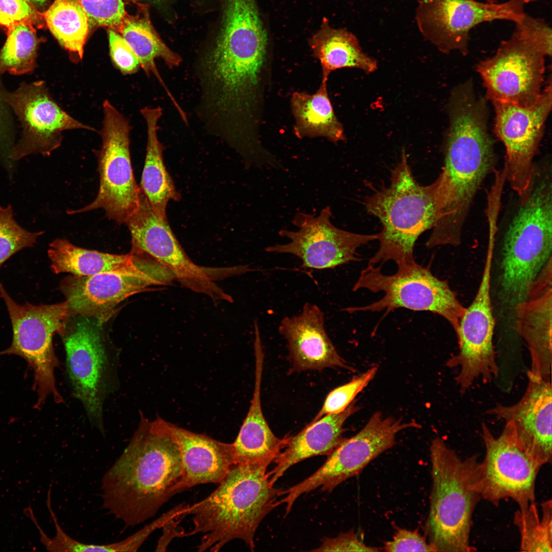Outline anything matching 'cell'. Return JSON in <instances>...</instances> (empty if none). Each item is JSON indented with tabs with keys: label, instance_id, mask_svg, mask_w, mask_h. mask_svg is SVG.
<instances>
[{
	"label": "cell",
	"instance_id": "38",
	"mask_svg": "<svg viewBox=\"0 0 552 552\" xmlns=\"http://www.w3.org/2000/svg\"><path fill=\"white\" fill-rule=\"evenodd\" d=\"M56 534L53 538L47 536L43 540L47 550L51 551H114L122 552L126 550V544L123 540L107 544H93L84 543L68 535L59 525L56 516L52 517Z\"/></svg>",
	"mask_w": 552,
	"mask_h": 552
},
{
	"label": "cell",
	"instance_id": "34",
	"mask_svg": "<svg viewBox=\"0 0 552 552\" xmlns=\"http://www.w3.org/2000/svg\"><path fill=\"white\" fill-rule=\"evenodd\" d=\"M551 504V499L541 503V517L535 502L525 510L515 512L513 521L520 533L521 551H552Z\"/></svg>",
	"mask_w": 552,
	"mask_h": 552
},
{
	"label": "cell",
	"instance_id": "25",
	"mask_svg": "<svg viewBox=\"0 0 552 552\" xmlns=\"http://www.w3.org/2000/svg\"><path fill=\"white\" fill-rule=\"evenodd\" d=\"M255 382L253 397L247 414L233 443L235 463H249L268 467L286 446L289 437L276 436L262 411L261 386L264 361L262 341H254Z\"/></svg>",
	"mask_w": 552,
	"mask_h": 552
},
{
	"label": "cell",
	"instance_id": "26",
	"mask_svg": "<svg viewBox=\"0 0 552 552\" xmlns=\"http://www.w3.org/2000/svg\"><path fill=\"white\" fill-rule=\"evenodd\" d=\"M358 409L355 402H351L344 410L326 415L289 436L284 450L274 460L275 467L268 472L271 484L274 485L293 465L314 456L329 454L344 439V422Z\"/></svg>",
	"mask_w": 552,
	"mask_h": 552
},
{
	"label": "cell",
	"instance_id": "44",
	"mask_svg": "<svg viewBox=\"0 0 552 552\" xmlns=\"http://www.w3.org/2000/svg\"><path fill=\"white\" fill-rule=\"evenodd\" d=\"M28 3L35 7L39 9L43 7L49 0H26Z\"/></svg>",
	"mask_w": 552,
	"mask_h": 552
},
{
	"label": "cell",
	"instance_id": "22",
	"mask_svg": "<svg viewBox=\"0 0 552 552\" xmlns=\"http://www.w3.org/2000/svg\"><path fill=\"white\" fill-rule=\"evenodd\" d=\"M151 423L178 447L182 474L176 488V494L200 484H219L235 463L233 443L221 442L205 434L192 432L160 417Z\"/></svg>",
	"mask_w": 552,
	"mask_h": 552
},
{
	"label": "cell",
	"instance_id": "42",
	"mask_svg": "<svg viewBox=\"0 0 552 552\" xmlns=\"http://www.w3.org/2000/svg\"><path fill=\"white\" fill-rule=\"evenodd\" d=\"M377 547L366 545L356 534L351 530L333 538L323 540L321 545L314 551H378Z\"/></svg>",
	"mask_w": 552,
	"mask_h": 552
},
{
	"label": "cell",
	"instance_id": "13",
	"mask_svg": "<svg viewBox=\"0 0 552 552\" xmlns=\"http://www.w3.org/2000/svg\"><path fill=\"white\" fill-rule=\"evenodd\" d=\"M415 421L403 422L401 419L383 417L375 412L364 428L354 436L344 439L329 454L315 473L302 482L283 491L282 502L292 508L301 495L318 487L331 492L350 477L359 474L375 458L392 447L399 431L420 428Z\"/></svg>",
	"mask_w": 552,
	"mask_h": 552
},
{
	"label": "cell",
	"instance_id": "2",
	"mask_svg": "<svg viewBox=\"0 0 552 552\" xmlns=\"http://www.w3.org/2000/svg\"><path fill=\"white\" fill-rule=\"evenodd\" d=\"M182 474L177 445L141 414L128 445L102 477V507L127 527L140 524L176 494Z\"/></svg>",
	"mask_w": 552,
	"mask_h": 552
},
{
	"label": "cell",
	"instance_id": "29",
	"mask_svg": "<svg viewBox=\"0 0 552 552\" xmlns=\"http://www.w3.org/2000/svg\"><path fill=\"white\" fill-rule=\"evenodd\" d=\"M328 77H322L315 93L294 92L290 100L295 135L300 139L324 137L333 143L346 139L343 127L335 116L327 90Z\"/></svg>",
	"mask_w": 552,
	"mask_h": 552
},
{
	"label": "cell",
	"instance_id": "16",
	"mask_svg": "<svg viewBox=\"0 0 552 552\" xmlns=\"http://www.w3.org/2000/svg\"><path fill=\"white\" fill-rule=\"evenodd\" d=\"M331 210L323 208L318 215L299 212L292 222L296 231L282 229L279 232L289 242L277 244L264 249L275 254H288L298 258L303 268L317 270L334 268L352 261H359L357 250L368 242L377 240L378 234L363 235L340 229L331 221Z\"/></svg>",
	"mask_w": 552,
	"mask_h": 552
},
{
	"label": "cell",
	"instance_id": "15",
	"mask_svg": "<svg viewBox=\"0 0 552 552\" xmlns=\"http://www.w3.org/2000/svg\"><path fill=\"white\" fill-rule=\"evenodd\" d=\"M551 91L550 81L536 102L529 106L492 102L495 111V132L505 149V179L519 197L527 190L534 176L536 168L534 158L551 110Z\"/></svg>",
	"mask_w": 552,
	"mask_h": 552
},
{
	"label": "cell",
	"instance_id": "48",
	"mask_svg": "<svg viewBox=\"0 0 552 552\" xmlns=\"http://www.w3.org/2000/svg\"><path fill=\"white\" fill-rule=\"evenodd\" d=\"M50 493H51V491L49 490L48 494V496H50V497L51 496ZM34 523L36 525V526H37V525H38L37 522H36V521H34Z\"/></svg>",
	"mask_w": 552,
	"mask_h": 552
},
{
	"label": "cell",
	"instance_id": "10",
	"mask_svg": "<svg viewBox=\"0 0 552 552\" xmlns=\"http://www.w3.org/2000/svg\"><path fill=\"white\" fill-rule=\"evenodd\" d=\"M102 127L99 133L102 140L95 151L98 161L100 186L94 200L69 214L102 209L106 217L118 224L125 223L137 209L140 187L133 173L130 154L128 120L107 100L103 103Z\"/></svg>",
	"mask_w": 552,
	"mask_h": 552
},
{
	"label": "cell",
	"instance_id": "20",
	"mask_svg": "<svg viewBox=\"0 0 552 552\" xmlns=\"http://www.w3.org/2000/svg\"><path fill=\"white\" fill-rule=\"evenodd\" d=\"M521 399L511 405L497 404L487 413L503 420L504 429L515 444L541 467L552 458L551 402L550 379L528 374Z\"/></svg>",
	"mask_w": 552,
	"mask_h": 552
},
{
	"label": "cell",
	"instance_id": "47",
	"mask_svg": "<svg viewBox=\"0 0 552 552\" xmlns=\"http://www.w3.org/2000/svg\"><path fill=\"white\" fill-rule=\"evenodd\" d=\"M1 116H1V109H0V135H1V132H1V128H2V127H1V125H2V119H1L2 118H1Z\"/></svg>",
	"mask_w": 552,
	"mask_h": 552
},
{
	"label": "cell",
	"instance_id": "6",
	"mask_svg": "<svg viewBox=\"0 0 552 552\" xmlns=\"http://www.w3.org/2000/svg\"><path fill=\"white\" fill-rule=\"evenodd\" d=\"M432 481L427 524L437 551H475L470 545L472 516L481 498L476 455L463 459L441 438L430 447Z\"/></svg>",
	"mask_w": 552,
	"mask_h": 552
},
{
	"label": "cell",
	"instance_id": "33",
	"mask_svg": "<svg viewBox=\"0 0 552 552\" xmlns=\"http://www.w3.org/2000/svg\"><path fill=\"white\" fill-rule=\"evenodd\" d=\"M7 32V40L0 51V74L21 75L32 73L37 67L39 44L34 25L20 22Z\"/></svg>",
	"mask_w": 552,
	"mask_h": 552
},
{
	"label": "cell",
	"instance_id": "21",
	"mask_svg": "<svg viewBox=\"0 0 552 552\" xmlns=\"http://www.w3.org/2000/svg\"><path fill=\"white\" fill-rule=\"evenodd\" d=\"M145 270L104 272L88 276L69 277L61 283L70 315L101 316L129 296L160 284Z\"/></svg>",
	"mask_w": 552,
	"mask_h": 552
},
{
	"label": "cell",
	"instance_id": "8",
	"mask_svg": "<svg viewBox=\"0 0 552 552\" xmlns=\"http://www.w3.org/2000/svg\"><path fill=\"white\" fill-rule=\"evenodd\" d=\"M397 266L395 273L386 275L382 272L381 266L368 265L361 271L352 290L382 291L383 297L369 305L345 310L350 313L385 310L386 314L398 308L429 311L444 317L455 332L466 308L448 282L433 275L429 266L424 267L415 261Z\"/></svg>",
	"mask_w": 552,
	"mask_h": 552
},
{
	"label": "cell",
	"instance_id": "14",
	"mask_svg": "<svg viewBox=\"0 0 552 552\" xmlns=\"http://www.w3.org/2000/svg\"><path fill=\"white\" fill-rule=\"evenodd\" d=\"M495 242L488 241L486 261L476 294L455 331L459 350L447 362L458 367L455 381L461 393L478 379L490 382L498 375L493 339L495 321L491 298V268Z\"/></svg>",
	"mask_w": 552,
	"mask_h": 552
},
{
	"label": "cell",
	"instance_id": "4",
	"mask_svg": "<svg viewBox=\"0 0 552 552\" xmlns=\"http://www.w3.org/2000/svg\"><path fill=\"white\" fill-rule=\"evenodd\" d=\"M439 181L427 186L413 175L404 151L391 173L390 183L369 196L367 212L382 225L378 234L379 248L368 265L393 261L397 265L415 261V243L424 232L434 226L439 215Z\"/></svg>",
	"mask_w": 552,
	"mask_h": 552
},
{
	"label": "cell",
	"instance_id": "5",
	"mask_svg": "<svg viewBox=\"0 0 552 552\" xmlns=\"http://www.w3.org/2000/svg\"><path fill=\"white\" fill-rule=\"evenodd\" d=\"M551 175L548 167L536 168L504 235L501 285L515 305L525 299L533 282L551 258Z\"/></svg>",
	"mask_w": 552,
	"mask_h": 552
},
{
	"label": "cell",
	"instance_id": "32",
	"mask_svg": "<svg viewBox=\"0 0 552 552\" xmlns=\"http://www.w3.org/2000/svg\"><path fill=\"white\" fill-rule=\"evenodd\" d=\"M50 31L60 44L82 59L89 32L87 14L80 0H55L42 13Z\"/></svg>",
	"mask_w": 552,
	"mask_h": 552
},
{
	"label": "cell",
	"instance_id": "19",
	"mask_svg": "<svg viewBox=\"0 0 552 552\" xmlns=\"http://www.w3.org/2000/svg\"><path fill=\"white\" fill-rule=\"evenodd\" d=\"M125 223L131 237V252L144 254L153 258L193 290L211 296L218 290L208 270L190 260L175 236L167 218L155 212L141 189L139 205Z\"/></svg>",
	"mask_w": 552,
	"mask_h": 552
},
{
	"label": "cell",
	"instance_id": "17",
	"mask_svg": "<svg viewBox=\"0 0 552 552\" xmlns=\"http://www.w3.org/2000/svg\"><path fill=\"white\" fill-rule=\"evenodd\" d=\"M0 102L12 107L23 128L21 139L9 153L13 160L32 153L49 156L60 146L64 131H95L64 111L42 81L23 82L13 92L0 90Z\"/></svg>",
	"mask_w": 552,
	"mask_h": 552
},
{
	"label": "cell",
	"instance_id": "45",
	"mask_svg": "<svg viewBox=\"0 0 552 552\" xmlns=\"http://www.w3.org/2000/svg\"><path fill=\"white\" fill-rule=\"evenodd\" d=\"M47 507H48V509L49 510L50 513V514L51 515V516H52V515L53 514H55V513L53 511V510L51 508V500L48 499V500H47ZM38 528V530L39 531V532H40V537H41L40 541L41 542L42 538L45 535V534H44L43 531L41 530V528H40V527H39Z\"/></svg>",
	"mask_w": 552,
	"mask_h": 552
},
{
	"label": "cell",
	"instance_id": "36",
	"mask_svg": "<svg viewBox=\"0 0 552 552\" xmlns=\"http://www.w3.org/2000/svg\"><path fill=\"white\" fill-rule=\"evenodd\" d=\"M377 371V366L373 367L349 383L332 390L328 395L322 407L312 422L326 415L339 413L344 410L356 396L373 379Z\"/></svg>",
	"mask_w": 552,
	"mask_h": 552
},
{
	"label": "cell",
	"instance_id": "41",
	"mask_svg": "<svg viewBox=\"0 0 552 552\" xmlns=\"http://www.w3.org/2000/svg\"><path fill=\"white\" fill-rule=\"evenodd\" d=\"M385 551H429L436 552L435 546L427 542L418 532L398 528L393 540L385 543Z\"/></svg>",
	"mask_w": 552,
	"mask_h": 552
},
{
	"label": "cell",
	"instance_id": "28",
	"mask_svg": "<svg viewBox=\"0 0 552 552\" xmlns=\"http://www.w3.org/2000/svg\"><path fill=\"white\" fill-rule=\"evenodd\" d=\"M309 45L322 68V77L344 67L359 68L372 73L377 67L376 60L362 49L356 36L345 28L332 27L324 17L319 29L312 36Z\"/></svg>",
	"mask_w": 552,
	"mask_h": 552
},
{
	"label": "cell",
	"instance_id": "31",
	"mask_svg": "<svg viewBox=\"0 0 552 552\" xmlns=\"http://www.w3.org/2000/svg\"><path fill=\"white\" fill-rule=\"evenodd\" d=\"M48 251L51 268L55 273L68 272L76 276H88L120 270L142 269L134 256L113 255L80 248L63 239H56Z\"/></svg>",
	"mask_w": 552,
	"mask_h": 552
},
{
	"label": "cell",
	"instance_id": "46",
	"mask_svg": "<svg viewBox=\"0 0 552 552\" xmlns=\"http://www.w3.org/2000/svg\"><path fill=\"white\" fill-rule=\"evenodd\" d=\"M539 1V0H524V2L525 3V4H526L532 3V2H536V1Z\"/></svg>",
	"mask_w": 552,
	"mask_h": 552
},
{
	"label": "cell",
	"instance_id": "50",
	"mask_svg": "<svg viewBox=\"0 0 552 552\" xmlns=\"http://www.w3.org/2000/svg\"><path fill=\"white\" fill-rule=\"evenodd\" d=\"M155 1H160V0H155Z\"/></svg>",
	"mask_w": 552,
	"mask_h": 552
},
{
	"label": "cell",
	"instance_id": "1",
	"mask_svg": "<svg viewBox=\"0 0 552 552\" xmlns=\"http://www.w3.org/2000/svg\"><path fill=\"white\" fill-rule=\"evenodd\" d=\"M444 165L439 181V211L426 245H458L474 197L495 163L486 99L471 89L451 93Z\"/></svg>",
	"mask_w": 552,
	"mask_h": 552
},
{
	"label": "cell",
	"instance_id": "7",
	"mask_svg": "<svg viewBox=\"0 0 552 552\" xmlns=\"http://www.w3.org/2000/svg\"><path fill=\"white\" fill-rule=\"evenodd\" d=\"M551 56L550 27L543 19L526 13L495 54L476 66L486 99L523 107L532 105L542 90L545 57Z\"/></svg>",
	"mask_w": 552,
	"mask_h": 552
},
{
	"label": "cell",
	"instance_id": "11",
	"mask_svg": "<svg viewBox=\"0 0 552 552\" xmlns=\"http://www.w3.org/2000/svg\"><path fill=\"white\" fill-rule=\"evenodd\" d=\"M66 368L74 397L81 402L90 422L103 432V405L116 381L118 360L109 355L98 323L82 315L60 332Z\"/></svg>",
	"mask_w": 552,
	"mask_h": 552
},
{
	"label": "cell",
	"instance_id": "18",
	"mask_svg": "<svg viewBox=\"0 0 552 552\" xmlns=\"http://www.w3.org/2000/svg\"><path fill=\"white\" fill-rule=\"evenodd\" d=\"M485 455L478 464V487L481 498L498 506L511 499L519 510L535 502L536 481L541 467L514 443L503 429L494 436L487 425H481Z\"/></svg>",
	"mask_w": 552,
	"mask_h": 552
},
{
	"label": "cell",
	"instance_id": "3",
	"mask_svg": "<svg viewBox=\"0 0 552 552\" xmlns=\"http://www.w3.org/2000/svg\"><path fill=\"white\" fill-rule=\"evenodd\" d=\"M267 467L249 463L233 465L217 488L192 505L194 527L185 536L204 534L197 550L218 551L231 541L242 540L253 551L254 536L265 516L280 504L281 491L270 481Z\"/></svg>",
	"mask_w": 552,
	"mask_h": 552
},
{
	"label": "cell",
	"instance_id": "9",
	"mask_svg": "<svg viewBox=\"0 0 552 552\" xmlns=\"http://www.w3.org/2000/svg\"><path fill=\"white\" fill-rule=\"evenodd\" d=\"M0 295L5 302L11 321L13 338L11 346L0 352L24 358L32 368L40 409L49 396L57 403L63 400L56 386L55 370L59 365L53 337L64 328L70 315L66 302L52 305H19L7 293L0 280Z\"/></svg>",
	"mask_w": 552,
	"mask_h": 552
},
{
	"label": "cell",
	"instance_id": "24",
	"mask_svg": "<svg viewBox=\"0 0 552 552\" xmlns=\"http://www.w3.org/2000/svg\"><path fill=\"white\" fill-rule=\"evenodd\" d=\"M325 323L324 312L310 303H306L298 314L282 319L278 330L287 342L292 371L335 367L353 370L338 353Z\"/></svg>",
	"mask_w": 552,
	"mask_h": 552
},
{
	"label": "cell",
	"instance_id": "37",
	"mask_svg": "<svg viewBox=\"0 0 552 552\" xmlns=\"http://www.w3.org/2000/svg\"><path fill=\"white\" fill-rule=\"evenodd\" d=\"M89 28L107 27L119 31L126 13L123 0H80Z\"/></svg>",
	"mask_w": 552,
	"mask_h": 552
},
{
	"label": "cell",
	"instance_id": "49",
	"mask_svg": "<svg viewBox=\"0 0 552 552\" xmlns=\"http://www.w3.org/2000/svg\"><path fill=\"white\" fill-rule=\"evenodd\" d=\"M485 1L490 2L494 1V0H485Z\"/></svg>",
	"mask_w": 552,
	"mask_h": 552
},
{
	"label": "cell",
	"instance_id": "12",
	"mask_svg": "<svg viewBox=\"0 0 552 552\" xmlns=\"http://www.w3.org/2000/svg\"><path fill=\"white\" fill-rule=\"evenodd\" d=\"M525 4L524 0H419L416 20L422 35L441 52L466 56L473 28L496 20L517 23L526 13Z\"/></svg>",
	"mask_w": 552,
	"mask_h": 552
},
{
	"label": "cell",
	"instance_id": "27",
	"mask_svg": "<svg viewBox=\"0 0 552 552\" xmlns=\"http://www.w3.org/2000/svg\"><path fill=\"white\" fill-rule=\"evenodd\" d=\"M145 120L147 142L140 188L155 212L167 218L166 208L171 200L178 201L180 195L166 169L164 147L158 136V122L162 115L160 107H145L141 110Z\"/></svg>",
	"mask_w": 552,
	"mask_h": 552
},
{
	"label": "cell",
	"instance_id": "43",
	"mask_svg": "<svg viewBox=\"0 0 552 552\" xmlns=\"http://www.w3.org/2000/svg\"><path fill=\"white\" fill-rule=\"evenodd\" d=\"M184 517L181 516L171 519L163 525L162 527L163 530V534L158 540L155 549L156 551H166L172 539L174 538L185 536L186 533L184 531H179L177 528L178 523L180 519H182Z\"/></svg>",
	"mask_w": 552,
	"mask_h": 552
},
{
	"label": "cell",
	"instance_id": "35",
	"mask_svg": "<svg viewBox=\"0 0 552 552\" xmlns=\"http://www.w3.org/2000/svg\"><path fill=\"white\" fill-rule=\"evenodd\" d=\"M43 233L26 230L14 220L11 205L0 206V268L18 251L32 247Z\"/></svg>",
	"mask_w": 552,
	"mask_h": 552
},
{
	"label": "cell",
	"instance_id": "39",
	"mask_svg": "<svg viewBox=\"0 0 552 552\" xmlns=\"http://www.w3.org/2000/svg\"><path fill=\"white\" fill-rule=\"evenodd\" d=\"M42 13L26 0H0V26L7 30L20 22L42 27Z\"/></svg>",
	"mask_w": 552,
	"mask_h": 552
},
{
	"label": "cell",
	"instance_id": "30",
	"mask_svg": "<svg viewBox=\"0 0 552 552\" xmlns=\"http://www.w3.org/2000/svg\"><path fill=\"white\" fill-rule=\"evenodd\" d=\"M118 32L136 54L140 66L146 75L149 76L151 74L157 78L176 108H178L179 105L157 70L155 59L160 58L167 66L173 68L179 65L181 59L158 36L151 24L148 12L139 11L134 15L126 12Z\"/></svg>",
	"mask_w": 552,
	"mask_h": 552
},
{
	"label": "cell",
	"instance_id": "23",
	"mask_svg": "<svg viewBox=\"0 0 552 552\" xmlns=\"http://www.w3.org/2000/svg\"><path fill=\"white\" fill-rule=\"evenodd\" d=\"M551 261L533 282L525 299L516 305V329L527 345L528 374L550 379L551 360Z\"/></svg>",
	"mask_w": 552,
	"mask_h": 552
},
{
	"label": "cell",
	"instance_id": "40",
	"mask_svg": "<svg viewBox=\"0 0 552 552\" xmlns=\"http://www.w3.org/2000/svg\"><path fill=\"white\" fill-rule=\"evenodd\" d=\"M110 55L112 62L124 75L136 73L140 66L137 57L122 36L108 30Z\"/></svg>",
	"mask_w": 552,
	"mask_h": 552
}]
</instances>
